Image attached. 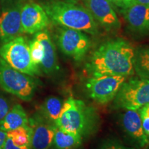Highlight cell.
I'll return each instance as SVG.
<instances>
[{
	"mask_svg": "<svg viewBox=\"0 0 149 149\" xmlns=\"http://www.w3.org/2000/svg\"><path fill=\"white\" fill-rule=\"evenodd\" d=\"M135 50L122 39L109 40L93 52L86 68L91 77L120 75L128 77L135 73Z\"/></svg>",
	"mask_w": 149,
	"mask_h": 149,
	"instance_id": "obj_1",
	"label": "cell"
},
{
	"mask_svg": "<svg viewBox=\"0 0 149 149\" xmlns=\"http://www.w3.org/2000/svg\"><path fill=\"white\" fill-rule=\"evenodd\" d=\"M52 22L64 28L83 31L95 35L98 25L92 15L82 6L67 1H53L43 6Z\"/></svg>",
	"mask_w": 149,
	"mask_h": 149,
	"instance_id": "obj_2",
	"label": "cell"
},
{
	"mask_svg": "<svg viewBox=\"0 0 149 149\" xmlns=\"http://www.w3.org/2000/svg\"><path fill=\"white\" fill-rule=\"evenodd\" d=\"M95 112L80 100L69 97L63 104L55 123L59 129L79 135L88 133L95 124Z\"/></svg>",
	"mask_w": 149,
	"mask_h": 149,
	"instance_id": "obj_3",
	"label": "cell"
},
{
	"mask_svg": "<svg viewBox=\"0 0 149 149\" xmlns=\"http://www.w3.org/2000/svg\"><path fill=\"white\" fill-rule=\"evenodd\" d=\"M0 57L18 71L32 77L42 74L31 59L29 44L22 35L0 47Z\"/></svg>",
	"mask_w": 149,
	"mask_h": 149,
	"instance_id": "obj_4",
	"label": "cell"
},
{
	"mask_svg": "<svg viewBox=\"0 0 149 149\" xmlns=\"http://www.w3.org/2000/svg\"><path fill=\"white\" fill-rule=\"evenodd\" d=\"M0 87L28 102L34 96L37 83L32 76L15 69L0 57Z\"/></svg>",
	"mask_w": 149,
	"mask_h": 149,
	"instance_id": "obj_5",
	"label": "cell"
},
{
	"mask_svg": "<svg viewBox=\"0 0 149 149\" xmlns=\"http://www.w3.org/2000/svg\"><path fill=\"white\" fill-rule=\"evenodd\" d=\"M113 100L117 109L138 111L149 104V79L135 77L126 80Z\"/></svg>",
	"mask_w": 149,
	"mask_h": 149,
	"instance_id": "obj_6",
	"label": "cell"
},
{
	"mask_svg": "<svg viewBox=\"0 0 149 149\" xmlns=\"http://www.w3.org/2000/svg\"><path fill=\"white\" fill-rule=\"evenodd\" d=\"M126 78L120 75L91 77L86 82V88L92 100L98 104H106L114 100Z\"/></svg>",
	"mask_w": 149,
	"mask_h": 149,
	"instance_id": "obj_7",
	"label": "cell"
},
{
	"mask_svg": "<svg viewBox=\"0 0 149 149\" xmlns=\"http://www.w3.org/2000/svg\"><path fill=\"white\" fill-rule=\"evenodd\" d=\"M57 43L63 53L75 61H81L91 47L90 39L83 31L64 27L57 31Z\"/></svg>",
	"mask_w": 149,
	"mask_h": 149,
	"instance_id": "obj_8",
	"label": "cell"
},
{
	"mask_svg": "<svg viewBox=\"0 0 149 149\" xmlns=\"http://www.w3.org/2000/svg\"><path fill=\"white\" fill-rule=\"evenodd\" d=\"M21 1L8 0L0 12V40L3 44L24 33L21 22Z\"/></svg>",
	"mask_w": 149,
	"mask_h": 149,
	"instance_id": "obj_9",
	"label": "cell"
},
{
	"mask_svg": "<svg viewBox=\"0 0 149 149\" xmlns=\"http://www.w3.org/2000/svg\"><path fill=\"white\" fill-rule=\"evenodd\" d=\"M31 129V148L50 149L57 126L42 115L29 120Z\"/></svg>",
	"mask_w": 149,
	"mask_h": 149,
	"instance_id": "obj_10",
	"label": "cell"
},
{
	"mask_svg": "<svg viewBox=\"0 0 149 149\" xmlns=\"http://www.w3.org/2000/svg\"><path fill=\"white\" fill-rule=\"evenodd\" d=\"M84 7L97 22L108 31L118 30L121 26L113 5L109 0H84Z\"/></svg>",
	"mask_w": 149,
	"mask_h": 149,
	"instance_id": "obj_11",
	"label": "cell"
},
{
	"mask_svg": "<svg viewBox=\"0 0 149 149\" xmlns=\"http://www.w3.org/2000/svg\"><path fill=\"white\" fill-rule=\"evenodd\" d=\"M21 22L24 33L35 34L46 29L50 20L43 7L35 2H29L22 7Z\"/></svg>",
	"mask_w": 149,
	"mask_h": 149,
	"instance_id": "obj_12",
	"label": "cell"
},
{
	"mask_svg": "<svg viewBox=\"0 0 149 149\" xmlns=\"http://www.w3.org/2000/svg\"><path fill=\"white\" fill-rule=\"evenodd\" d=\"M122 11L132 31L139 35L149 34V6L130 2Z\"/></svg>",
	"mask_w": 149,
	"mask_h": 149,
	"instance_id": "obj_13",
	"label": "cell"
},
{
	"mask_svg": "<svg viewBox=\"0 0 149 149\" xmlns=\"http://www.w3.org/2000/svg\"><path fill=\"white\" fill-rule=\"evenodd\" d=\"M122 123L124 131L139 147L143 148L149 144L138 111L126 110L122 115Z\"/></svg>",
	"mask_w": 149,
	"mask_h": 149,
	"instance_id": "obj_14",
	"label": "cell"
},
{
	"mask_svg": "<svg viewBox=\"0 0 149 149\" xmlns=\"http://www.w3.org/2000/svg\"><path fill=\"white\" fill-rule=\"evenodd\" d=\"M35 38L40 41L44 47V57L40 66L46 74H52L59 69L56 49L47 31L36 33Z\"/></svg>",
	"mask_w": 149,
	"mask_h": 149,
	"instance_id": "obj_15",
	"label": "cell"
},
{
	"mask_svg": "<svg viewBox=\"0 0 149 149\" xmlns=\"http://www.w3.org/2000/svg\"><path fill=\"white\" fill-rule=\"evenodd\" d=\"M26 125H29L26 113L24 108L18 104L9 110L4 118L0 121V129L5 132Z\"/></svg>",
	"mask_w": 149,
	"mask_h": 149,
	"instance_id": "obj_16",
	"label": "cell"
},
{
	"mask_svg": "<svg viewBox=\"0 0 149 149\" xmlns=\"http://www.w3.org/2000/svg\"><path fill=\"white\" fill-rule=\"evenodd\" d=\"M82 141V136L56 128L53 145L56 149H75Z\"/></svg>",
	"mask_w": 149,
	"mask_h": 149,
	"instance_id": "obj_17",
	"label": "cell"
},
{
	"mask_svg": "<svg viewBox=\"0 0 149 149\" xmlns=\"http://www.w3.org/2000/svg\"><path fill=\"white\" fill-rule=\"evenodd\" d=\"M63 104V102L57 97L51 96L46 99L41 107L42 116L55 124L60 115Z\"/></svg>",
	"mask_w": 149,
	"mask_h": 149,
	"instance_id": "obj_18",
	"label": "cell"
},
{
	"mask_svg": "<svg viewBox=\"0 0 149 149\" xmlns=\"http://www.w3.org/2000/svg\"><path fill=\"white\" fill-rule=\"evenodd\" d=\"M135 72L139 77L149 79V48H141L135 52L133 60Z\"/></svg>",
	"mask_w": 149,
	"mask_h": 149,
	"instance_id": "obj_19",
	"label": "cell"
},
{
	"mask_svg": "<svg viewBox=\"0 0 149 149\" xmlns=\"http://www.w3.org/2000/svg\"><path fill=\"white\" fill-rule=\"evenodd\" d=\"M7 137L15 146L31 148V129L29 124L6 132Z\"/></svg>",
	"mask_w": 149,
	"mask_h": 149,
	"instance_id": "obj_20",
	"label": "cell"
},
{
	"mask_svg": "<svg viewBox=\"0 0 149 149\" xmlns=\"http://www.w3.org/2000/svg\"><path fill=\"white\" fill-rule=\"evenodd\" d=\"M30 53L33 63L37 66H40L44 57V47L40 41L36 38L29 43Z\"/></svg>",
	"mask_w": 149,
	"mask_h": 149,
	"instance_id": "obj_21",
	"label": "cell"
},
{
	"mask_svg": "<svg viewBox=\"0 0 149 149\" xmlns=\"http://www.w3.org/2000/svg\"><path fill=\"white\" fill-rule=\"evenodd\" d=\"M140 115L142 126L149 140V104L138 110Z\"/></svg>",
	"mask_w": 149,
	"mask_h": 149,
	"instance_id": "obj_22",
	"label": "cell"
},
{
	"mask_svg": "<svg viewBox=\"0 0 149 149\" xmlns=\"http://www.w3.org/2000/svg\"><path fill=\"white\" fill-rule=\"evenodd\" d=\"M9 111V104L7 100L0 96V121L3 120Z\"/></svg>",
	"mask_w": 149,
	"mask_h": 149,
	"instance_id": "obj_23",
	"label": "cell"
},
{
	"mask_svg": "<svg viewBox=\"0 0 149 149\" xmlns=\"http://www.w3.org/2000/svg\"><path fill=\"white\" fill-rule=\"evenodd\" d=\"M100 149H133L123 146L120 143L115 141H108L102 145Z\"/></svg>",
	"mask_w": 149,
	"mask_h": 149,
	"instance_id": "obj_24",
	"label": "cell"
},
{
	"mask_svg": "<svg viewBox=\"0 0 149 149\" xmlns=\"http://www.w3.org/2000/svg\"><path fill=\"white\" fill-rule=\"evenodd\" d=\"M4 149H31V148H29V147H17L15 146L10 139L8 137H7L5 143Z\"/></svg>",
	"mask_w": 149,
	"mask_h": 149,
	"instance_id": "obj_25",
	"label": "cell"
},
{
	"mask_svg": "<svg viewBox=\"0 0 149 149\" xmlns=\"http://www.w3.org/2000/svg\"><path fill=\"white\" fill-rule=\"evenodd\" d=\"M7 139L6 132L0 129V149H4L6 141Z\"/></svg>",
	"mask_w": 149,
	"mask_h": 149,
	"instance_id": "obj_26",
	"label": "cell"
},
{
	"mask_svg": "<svg viewBox=\"0 0 149 149\" xmlns=\"http://www.w3.org/2000/svg\"><path fill=\"white\" fill-rule=\"evenodd\" d=\"M109 1L112 3V5H114L115 6L118 7V8H121V10L125 7L124 0H109Z\"/></svg>",
	"mask_w": 149,
	"mask_h": 149,
	"instance_id": "obj_27",
	"label": "cell"
},
{
	"mask_svg": "<svg viewBox=\"0 0 149 149\" xmlns=\"http://www.w3.org/2000/svg\"><path fill=\"white\" fill-rule=\"evenodd\" d=\"M130 2L138 3H140V4H143V5L148 6H149V0H131Z\"/></svg>",
	"mask_w": 149,
	"mask_h": 149,
	"instance_id": "obj_28",
	"label": "cell"
},
{
	"mask_svg": "<svg viewBox=\"0 0 149 149\" xmlns=\"http://www.w3.org/2000/svg\"><path fill=\"white\" fill-rule=\"evenodd\" d=\"M130 1H131V0H124V3H125V6H127L128 3L130 2Z\"/></svg>",
	"mask_w": 149,
	"mask_h": 149,
	"instance_id": "obj_29",
	"label": "cell"
},
{
	"mask_svg": "<svg viewBox=\"0 0 149 149\" xmlns=\"http://www.w3.org/2000/svg\"><path fill=\"white\" fill-rule=\"evenodd\" d=\"M0 12H1V8H0Z\"/></svg>",
	"mask_w": 149,
	"mask_h": 149,
	"instance_id": "obj_30",
	"label": "cell"
}]
</instances>
